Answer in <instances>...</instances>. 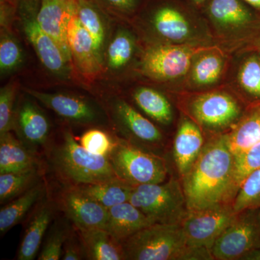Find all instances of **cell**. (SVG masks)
Here are the masks:
<instances>
[{
  "mask_svg": "<svg viewBox=\"0 0 260 260\" xmlns=\"http://www.w3.org/2000/svg\"><path fill=\"white\" fill-rule=\"evenodd\" d=\"M135 103L154 120L162 124H170L173 119L172 106L167 98L155 89L141 87L133 94Z\"/></svg>",
  "mask_w": 260,
  "mask_h": 260,
  "instance_id": "obj_27",
  "label": "cell"
},
{
  "mask_svg": "<svg viewBox=\"0 0 260 260\" xmlns=\"http://www.w3.org/2000/svg\"><path fill=\"white\" fill-rule=\"evenodd\" d=\"M86 259L125 260L121 243L104 229L78 230Z\"/></svg>",
  "mask_w": 260,
  "mask_h": 260,
  "instance_id": "obj_20",
  "label": "cell"
},
{
  "mask_svg": "<svg viewBox=\"0 0 260 260\" xmlns=\"http://www.w3.org/2000/svg\"><path fill=\"white\" fill-rule=\"evenodd\" d=\"M154 28L159 35L172 42L186 40L191 34V26L179 10L164 7L157 10L153 18Z\"/></svg>",
  "mask_w": 260,
  "mask_h": 260,
  "instance_id": "obj_26",
  "label": "cell"
},
{
  "mask_svg": "<svg viewBox=\"0 0 260 260\" xmlns=\"http://www.w3.org/2000/svg\"><path fill=\"white\" fill-rule=\"evenodd\" d=\"M260 169V142L234 155V187L237 194L241 184L251 173ZM236 197V196H235Z\"/></svg>",
  "mask_w": 260,
  "mask_h": 260,
  "instance_id": "obj_34",
  "label": "cell"
},
{
  "mask_svg": "<svg viewBox=\"0 0 260 260\" xmlns=\"http://www.w3.org/2000/svg\"><path fill=\"white\" fill-rule=\"evenodd\" d=\"M260 247L259 208L244 210L218 238L211 253L214 259L237 260Z\"/></svg>",
  "mask_w": 260,
  "mask_h": 260,
  "instance_id": "obj_6",
  "label": "cell"
},
{
  "mask_svg": "<svg viewBox=\"0 0 260 260\" xmlns=\"http://www.w3.org/2000/svg\"><path fill=\"white\" fill-rule=\"evenodd\" d=\"M66 229L61 227L53 228L48 235L42 250L38 256L39 260H59L61 259L63 246L68 239Z\"/></svg>",
  "mask_w": 260,
  "mask_h": 260,
  "instance_id": "obj_38",
  "label": "cell"
},
{
  "mask_svg": "<svg viewBox=\"0 0 260 260\" xmlns=\"http://www.w3.org/2000/svg\"><path fill=\"white\" fill-rule=\"evenodd\" d=\"M193 1L195 2L196 3H202L205 1V0H193Z\"/></svg>",
  "mask_w": 260,
  "mask_h": 260,
  "instance_id": "obj_44",
  "label": "cell"
},
{
  "mask_svg": "<svg viewBox=\"0 0 260 260\" xmlns=\"http://www.w3.org/2000/svg\"><path fill=\"white\" fill-rule=\"evenodd\" d=\"M21 23L27 39L46 69L59 78H68L71 71L70 61L55 41L39 26L37 14L32 10H24L21 13Z\"/></svg>",
  "mask_w": 260,
  "mask_h": 260,
  "instance_id": "obj_9",
  "label": "cell"
},
{
  "mask_svg": "<svg viewBox=\"0 0 260 260\" xmlns=\"http://www.w3.org/2000/svg\"><path fill=\"white\" fill-rule=\"evenodd\" d=\"M77 0H42L37 13L39 26L55 41L71 62L68 28L76 13Z\"/></svg>",
  "mask_w": 260,
  "mask_h": 260,
  "instance_id": "obj_13",
  "label": "cell"
},
{
  "mask_svg": "<svg viewBox=\"0 0 260 260\" xmlns=\"http://www.w3.org/2000/svg\"><path fill=\"white\" fill-rule=\"evenodd\" d=\"M40 170L35 167L28 170L0 174V203H8L23 194L39 182Z\"/></svg>",
  "mask_w": 260,
  "mask_h": 260,
  "instance_id": "obj_28",
  "label": "cell"
},
{
  "mask_svg": "<svg viewBox=\"0 0 260 260\" xmlns=\"http://www.w3.org/2000/svg\"><path fill=\"white\" fill-rule=\"evenodd\" d=\"M237 213L260 208V169L243 181L232 203Z\"/></svg>",
  "mask_w": 260,
  "mask_h": 260,
  "instance_id": "obj_33",
  "label": "cell"
},
{
  "mask_svg": "<svg viewBox=\"0 0 260 260\" xmlns=\"http://www.w3.org/2000/svg\"><path fill=\"white\" fill-rule=\"evenodd\" d=\"M237 80L240 88L254 104H260V56L257 51L244 58Z\"/></svg>",
  "mask_w": 260,
  "mask_h": 260,
  "instance_id": "obj_30",
  "label": "cell"
},
{
  "mask_svg": "<svg viewBox=\"0 0 260 260\" xmlns=\"http://www.w3.org/2000/svg\"><path fill=\"white\" fill-rule=\"evenodd\" d=\"M109 157L117 177L130 185L167 181L168 168L165 161L128 140L116 138L115 145Z\"/></svg>",
  "mask_w": 260,
  "mask_h": 260,
  "instance_id": "obj_5",
  "label": "cell"
},
{
  "mask_svg": "<svg viewBox=\"0 0 260 260\" xmlns=\"http://www.w3.org/2000/svg\"><path fill=\"white\" fill-rule=\"evenodd\" d=\"M53 215L54 207L51 202H42L36 208L19 246L17 259L32 260L37 257Z\"/></svg>",
  "mask_w": 260,
  "mask_h": 260,
  "instance_id": "obj_19",
  "label": "cell"
},
{
  "mask_svg": "<svg viewBox=\"0 0 260 260\" xmlns=\"http://www.w3.org/2000/svg\"><path fill=\"white\" fill-rule=\"evenodd\" d=\"M76 15L80 23L93 39L95 51L102 59L106 32L102 13L90 2L77 0Z\"/></svg>",
  "mask_w": 260,
  "mask_h": 260,
  "instance_id": "obj_29",
  "label": "cell"
},
{
  "mask_svg": "<svg viewBox=\"0 0 260 260\" xmlns=\"http://www.w3.org/2000/svg\"><path fill=\"white\" fill-rule=\"evenodd\" d=\"M45 190V185L39 182L1 208L0 234L2 236L22 221L32 207L42 200Z\"/></svg>",
  "mask_w": 260,
  "mask_h": 260,
  "instance_id": "obj_22",
  "label": "cell"
},
{
  "mask_svg": "<svg viewBox=\"0 0 260 260\" xmlns=\"http://www.w3.org/2000/svg\"><path fill=\"white\" fill-rule=\"evenodd\" d=\"M125 260H209L211 251L187 245L181 223H153L121 243Z\"/></svg>",
  "mask_w": 260,
  "mask_h": 260,
  "instance_id": "obj_3",
  "label": "cell"
},
{
  "mask_svg": "<svg viewBox=\"0 0 260 260\" xmlns=\"http://www.w3.org/2000/svg\"><path fill=\"white\" fill-rule=\"evenodd\" d=\"M191 112L202 125L222 129L239 119L242 109L229 94L211 92L197 97L191 103Z\"/></svg>",
  "mask_w": 260,
  "mask_h": 260,
  "instance_id": "obj_10",
  "label": "cell"
},
{
  "mask_svg": "<svg viewBox=\"0 0 260 260\" xmlns=\"http://www.w3.org/2000/svg\"><path fill=\"white\" fill-rule=\"evenodd\" d=\"M153 223V220L128 201L107 210L104 229L121 244L128 238Z\"/></svg>",
  "mask_w": 260,
  "mask_h": 260,
  "instance_id": "obj_17",
  "label": "cell"
},
{
  "mask_svg": "<svg viewBox=\"0 0 260 260\" xmlns=\"http://www.w3.org/2000/svg\"><path fill=\"white\" fill-rule=\"evenodd\" d=\"M259 216H260V208H259Z\"/></svg>",
  "mask_w": 260,
  "mask_h": 260,
  "instance_id": "obj_45",
  "label": "cell"
},
{
  "mask_svg": "<svg viewBox=\"0 0 260 260\" xmlns=\"http://www.w3.org/2000/svg\"><path fill=\"white\" fill-rule=\"evenodd\" d=\"M242 260H260V247L249 251L243 256Z\"/></svg>",
  "mask_w": 260,
  "mask_h": 260,
  "instance_id": "obj_41",
  "label": "cell"
},
{
  "mask_svg": "<svg viewBox=\"0 0 260 260\" xmlns=\"http://www.w3.org/2000/svg\"><path fill=\"white\" fill-rule=\"evenodd\" d=\"M13 129L27 148L37 155L40 149H47L51 125L47 116L30 102L23 101L13 118Z\"/></svg>",
  "mask_w": 260,
  "mask_h": 260,
  "instance_id": "obj_12",
  "label": "cell"
},
{
  "mask_svg": "<svg viewBox=\"0 0 260 260\" xmlns=\"http://www.w3.org/2000/svg\"><path fill=\"white\" fill-rule=\"evenodd\" d=\"M135 42L126 30L116 32L107 49L108 66L112 70H119L129 63L134 54Z\"/></svg>",
  "mask_w": 260,
  "mask_h": 260,
  "instance_id": "obj_32",
  "label": "cell"
},
{
  "mask_svg": "<svg viewBox=\"0 0 260 260\" xmlns=\"http://www.w3.org/2000/svg\"><path fill=\"white\" fill-rule=\"evenodd\" d=\"M37 155L9 133L0 135V174L37 167Z\"/></svg>",
  "mask_w": 260,
  "mask_h": 260,
  "instance_id": "obj_21",
  "label": "cell"
},
{
  "mask_svg": "<svg viewBox=\"0 0 260 260\" xmlns=\"http://www.w3.org/2000/svg\"><path fill=\"white\" fill-rule=\"evenodd\" d=\"M26 92L58 116L78 124H93L100 119L97 108L90 102L74 95L49 93L26 89Z\"/></svg>",
  "mask_w": 260,
  "mask_h": 260,
  "instance_id": "obj_14",
  "label": "cell"
},
{
  "mask_svg": "<svg viewBox=\"0 0 260 260\" xmlns=\"http://www.w3.org/2000/svg\"><path fill=\"white\" fill-rule=\"evenodd\" d=\"M112 9L119 11H130L135 8L136 0H99Z\"/></svg>",
  "mask_w": 260,
  "mask_h": 260,
  "instance_id": "obj_40",
  "label": "cell"
},
{
  "mask_svg": "<svg viewBox=\"0 0 260 260\" xmlns=\"http://www.w3.org/2000/svg\"><path fill=\"white\" fill-rule=\"evenodd\" d=\"M79 143L90 153L109 156L115 145L116 138L102 129H91L82 135Z\"/></svg>",
  "mask_w": 260,
  "mask_h": 260,
  "instance_id": "obj_36",
  "label": "cell"
},
{
  "mask_svg": "<svg viewBox=\"0 0 260 260\" xmlns=\"http://www.w3.org/2000/svg\"><path fill=\"white\" fill-rule=\"evenodd\" d=\"M209 13L214 21L224 28H253L256 25L254 15L239 0H213Z\"/></svg>",
  "mask_w": 260,
  "mask_h": 260,
  "instance_id": "obj_24",
  "label": "cell"
},
{
  "mask_svg": "<svg viewBox=\"0 0 260 260\" xmlns=\"http://www.w3.org/2000/svg\"><path fill=\"white\" fill-rule=\"evenodd\" d=\"M23 61V50L18 41L9 32L2 31L0 39V70L2 74L14 71Z\"/></svg>",
  "mask_w": 260,
  "mask_h": 260,
  "instance_id": "obj_35",
  "label": "cell"
},
{
  "mask_svg": "<svg viewBox=\"0 0 260 260\" xmlns=\"http://www.w3.org/2000/svg\"><path fill=\"white\" fill-rule=\"evenodd\" d=\"M68 40L72 59L77 69L87 76L96 75L102 68V59L95 51L93 39L80 23L76 13L68 25Z\"/></svg>",
  "mask_w": 260,
  "mask_h": 260,
  "instance_id": "obj_15",
  "label": "cell"
},
{
  "mask_svg": "<svg viewBox=\"0 0 260 260\" xmlns=\"http://www.w3.org/2000/svg\"><path fill=\"white\" fill-rule=\"evenodd\" d=\"M248 4L260 11V0H244Z\"/></svg>",
  "mask_w": 260,
  "mask_h": 260,
  "instance_id": "obj_42",
  "label": "cell"
},
{
  "mask_svg": "<svg viewBox=\"0 0 260 260\" xmlns=\"http://www.w3.org/2000/svg\"><path fill=\"white\" fill-rule=\"evenodd\" d=\"M254 48H256V51L260 56V36L254 41Z\"/></svg>",
  "mask_w": 260,
  "mask_h": 260,
  "instance_id": "obj_43",
  "label": "cell"
},
{
  "mask_svg": "<svg viewBox=\"0 0 260 260\" xmlns=\"http://www.w3.org/2000/svg\"><path fill=\"white\" fill-rule=\"evenodd\" d=\"M129 202L155 223H181L189 213L182 184L174 178L133 186Z\"/></svg>",
  "mask_w": 260,
  "mask_h": 260,
  "instance_id": "obj_4",
  "label": "cell"
},
{
  "mask_svg": "<svg viewBox=\"0 0 260 260\" xmlns=\"http://www.w3.org/2000/svg\"><path fill=\"white\" fill-rule=\"evenodd\" d=\"M114 116L118 124L128 137L148 145L160 143L162 134L151 121L124 101H117L114 107Z\"/></svg>",
  "mask_w": 260,
  "mask_h": 260,
  "instance_id": "obj_18",
  "label": "cell"
},
{
  "mask_svg": "<svg viewBox=\"0 0 260 260\" xmlns=\"http://www.w3.org/2000/svg\"><path fill=\"white\" fill-rule=\"evenodd\" d=\"M106 209L129 201L133 186L121 180L75 186Z\"/></svg>",
  "mask_w": 260,
  "mask_h": 260,
  "instance_id": "obj_25",
  "label": "cell"
},
{
  "mask_svg": "<svg viewBox=\"0 0 260 260\" xmlns=\"http://www.w3.org/2000/svg\"><path fill=\"white\" fill-rule=\"evenodd\" d=\"M194 51L185 46L158 44L145 51L142 59V71L158 80L177 79L187 73Z\"/></svg>",
  "mask_w": 260,
  "mask_h": 260,
  "instance_id": "obj_8",
  "label": "cell"
},
{
  "mask_svg": "<svg viewBox=\"0 0 260 260\" xmlns=\"http://www.w3.org/2000/svg\"><path fill=\"white\" fill-rule=\"evenodd\" d=\"M226 135L227 143L234 155L260 142V104H254Z\"/></svg>",
  "mask_w": 260,
  "mask_h": 260,
  "instance_id": "obj_23",
  "label": "cell"
},
{
  "mask_svg": "<svg viewBox=\"0 0 260 260\" xmlns=\"http://www.w3.org/2000/svg\"><path fill=\"white\" fill-rule=\"evenodd\" d=\"M223 61L216 54H207L195 61L191 69V80L198 86H208L218 81L223 71Z\"/></svg>",
  "mask_w": 260,
  "mask_h": 260,
  "instance_id": "obj_31",
  "label": "cell"
},
{
  "mask_svg": "<svg viewBox=\"0 0 260 260\" xmlns=\"http://www.w3.org/2000/svg\"><path fill=\"white\" fill-rule=\"evenodd\" d=\"M237 214L232 204L189 211L181 222L187 245L211 251L214 243L235 220Z\"/></svg>",
  "mask_w": 260,
  "mask_h": 260,
  "instance_id": "obj_7",
  "label": "cell"
},
{
  "mask_svg": "<svg viewBox=\"0 0 260 260\" xmlns=\"http://www.w3.org/2000/svg\"><path fill=\"white\" fill-rule=\"evenodd\" d=\"M204 145L198 126L190 119H183L174 141V161L181 177L190 170Z\"/></svg>",
  "mask_w": 260,
  "mask_h": 260,
  "instance_id": "obj_16",
  "label": "cell"
},
{
  "mask_svg": "<svg viewBox=\"0 0 260 260\" xmlns=\"http://www.w3.org/2000/svg\"><path fill=\"white\" fill-rule=\"evenodd\" d=\"M46 150L53 174L64 186L120 180L109 156L90 153L69 130H64L59 141L48 145Z\"/></svg>",
  "mask_w": 260,
  "mask_h": 260,
  "instance_id": "obj_2",
  "label": "cell"
},
{
  "mask_svg": "<svg viewBox=\"0 0 260 260\" xmlns=\"http://www.w3.org/2000/svg\"><path fill=\"white\" fill-rule=\"evenodd\" d=\"M15 87L13 84L5 85L0 90V135L13 129L14 118Z\"/></svg>",
  "mask_w": 260,
  "mask_h": 260,
  "instance_id": "obj_37",
  "label": "cell"
},
{
  "mask_svg": "<svg viewBox=\"0 0 260 260\" xmlns=\"http://www.w3.org/2000/svg\"><path fill=\"white\" fill-rule=\"evenodd\" d=\"M58 197V205L77 230L104 229L107 209L75 186H64Z\"/></svg>",
  "mask_w": 260,
  "mask_h": 260,
  "instance_id": "obj_11",
  "label": "cell"
},
{
  "mask_svg": "<svg viewBox=\"0 0 260 260\" xmlns=\"http://www.w3.org/2000/svg\"><path fill=\"white\" fill-rule=\"evenodd\" d=\"M234 169V155L226 135L205 145L190 170L181 177L189 211L232 204L236 196Z\"/></svg>",
  "mask_w": 260,
  "mask_h": 260,
  "instance_id": "obj_1",
  "label": "cell"
},
{
  "mask_svg": "<svg viewBox=\"0 0 260 260\" xmlns=\"http://www.w3.org/2000/svg\"><path fill=\"white\" fill-rule=\"evenodd\" d=\"M85 257L83 246L79 239V242L75 240L74 238L70 237L65 241L63 246L62 256L63 260H80Z\"/></svg>",
  "mask_w": 260,
  "mask_h": 260,
  "instance_id": "obj_39",
  "label": "cell"
}]
</instances>
